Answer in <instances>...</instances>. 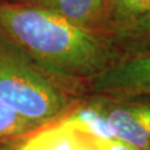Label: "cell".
<instances>
[{
	"label": "cell",
	"instance_id": "1",
	"mask_svg": "<svg viewBox=\"0 0 150 150\" xmlns=\"http://www.w3.org/2000/svg\"><path fill=\"white\" fill-rule=\"evenodd\" d=\"M0 37L49 72L78 83L85 90L87 81L122 58L108 35L13 1L0 2Z\"/></svg>",
	"mask_w": 150,
	"mask_h": 150
},
{
	"label": "cell",
	"instance_id": "2",
	"mask_svg": "<svg viewBox=\"0 0 150 150\" xmlns=\"http://www.w3.org/2000/svg\"><path fill=\"white\" fill-rule=\"evenodd\" d=\"M86 95L0 37V99L18 115L42 130L64 120Z\"/></svg>",
	"mask_w": 150,
	"mask_h": 150
},
{
	"label": "cell",
	"instance_id": "3",
	"mask_svg": "<svg viewBox=\"0 0 150 150\" xmlns=\"http://www.w3.org/2000/svg\"><path fill=\"white\" fill-rule=\"evenodd\" d=\"M66 119L105 139L150 150V97L117 98L88 93Z\"/></svg>",
	"mask_w": 150,
	"mask_h": 150
},
{
	"label": "cell",
	"instance_id": "4",
	"mask_svg": "<svg viewBox=\"0 0 150 150\" xmlns=\"http://www.w3.org/2000/svg\"><path fill=\"white\" fill-rule=\"evenodd\" d=\"M86 92L117 98L150 97V49L122 57L87 81Z\"/></svg>",
	"mask_w": 150,
	"mask_h": 150
},
{
	"label": "cell",
	"instance_id": "5",
	"mask_svg": "<svg viewBox=\"0 0 150 150\" xmlns=\"http://www.w3.org/2000/svg\"><path fill=\"white\" fill-rule=\"evenodd\" d=\"M22 150H107V139L64 119L32 134Z\"/></svg>",
	"mask_w": 150,
	"mask_h": 150
},
{
	"label": "cell",
	"instance_id": "6",
	"mask_svg": "<svg viewBox=\"0 0 150 150\" xmlns=\"http://www.w3.org/2000/svg\"><path fill=\"white\" fill-rule=\"evenodd\" d=\"M13 2L37 7L83 29L109 36L106 0H13Z\"/></svg>",
	"mask_w": 150,
	"mask_h": 150
},
{
	"label": "cell",
	"instance_id": "7",
	"mask_svg": "<svg viewBox=\"0 0 150 150\" xmlns=\"http://www.w3.org/2000/svg\"><path fill=\"white\" fill-rule=\"evenodd\" d=\"M109 37L122 57L150 49V8L112 26Z\"/></svg>",
	"mask_w": 150,
	"mask_h": 150
},
{
	"label": "cell",
	"instance_id": "8",
	"mask_svg": "<svg viewBox=\"0 0 150 150\" xmlns=\"http://www.w3.org/2000/svg\"><path fill=\"white\" fill-rule=\"evenodd\" d=\"M41 129L25 119L0 99V144L29 138Z\"/></svg>",
	"mask_w": 150,
	"mask_h": 150
},
{
	"label": "cell",
	"instance_id": "9",
	"mask_svg": "<svg viewBox=\"0 0 150 150\" xmlns=\"http://www.w3.org/2000/svg\"><path fill=\"white\" fill-rule=\"evenodd\" d=\"M150 8V0H106L107 20L110 28Z\"/></svg>",
	"mask_w": 150,
	"mask_h": 150
},
{
	"label": "cell",
	"instance_id": "10",
	"mask_svg": "<svg viewBox=\"0 0 150 150\" xmlns=\"http://www.w3.org/2000/svg\"><path fill=\"white\" fill-rule=\"evenodd\" d=\"M29 138H23V139H17V140H11V141H6V142H1L0 144V150H22V147L25 145V142Z\"/></svg>",
	"mask_w": 150,
	"mask_h": 150
},
{
	"label": "cell",
	"instance_id": "11",
	"mask_svg": "<svg viewBox=\"0 0 150 150\" xmlns=\"http://www.w3.org/2000/svg\"><path fill=\"white\" fill-rule=\"evenodd\" d=\"M107 150H138L118 140L107 139Z\"/></svg>",
	"mask_w": 150,
	"mask_h": 150
}]
</instances>
